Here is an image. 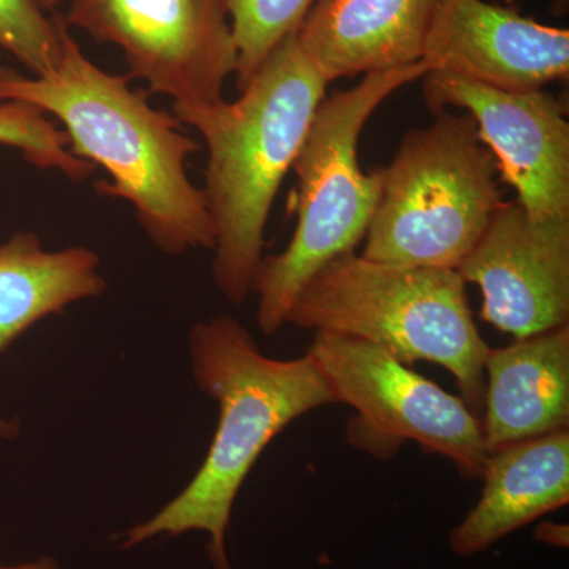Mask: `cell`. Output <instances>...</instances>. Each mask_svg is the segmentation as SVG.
Returning <instances> with one entry per match:
<instances>
[{
	"label": "cell",
	"instance_id": "e0dca14e",
	"mask_svg": "<svg viewBox=\"0 0 569 569\" xmlns=\"http://www.w3.org/2000/svg\"><path fill=\"white\" fill-rule=\"evenodd\" d=\"M0 144L18 149L33 167L61 171L71 181H86L97 168L74 157L66 132L24 102H0Z\"/></svg>",
	"mask_w": 569,
	"mask_h": 569
},
{
	"label": "cell",
	"instance_id": "4fadbf2b",
	"mask_svg": "<svg viewBox=\"0 0 569 569\" xmlns=\"http://www.w3.org/2000/svg\"><path fill=\"white\" fill-rule=\"evenodd\" d=\"M486 452L568 429L569 326L490 348L485 362Z\"/></svg>",
	"mask_w": 569,
	"mask_h": 569
},
{
	"label": "cell",
	"instance_id": "8fae6325",
	"mask_svg": "<svg viewBox=\"0 0 569 569\" xmlns=\"http://www.w3.org/2000/svg\"><path fill=\"white\" fill-rule=\"evenodd\" d=\"M422 62L501 91H539L568 80L569 31L486 0H443Z\"/></svg>",
	"mask_w": 569,
	"mask_h": 569
},
{
	"label": "cell",
	"instance_id": "8992f818",
	"mask_svg": "<svg viewBox=\"0 0 569 569\" xmlns=\"http://www.w3.org/2000/svg\"><path fill=\"white\" fill-rule=\"evenodd\" d=\"M497 164L470 114H438L408 132L381 170V197L361 257L407 268L455 269L503 206Z\"/></svg>",
	"mask_w": 569,
	"mask_h": 569
},
{
	"label": "cell",
	"instance_id": "30bf717a",
	"mask_svg": "<svg viewBox=\"0 0 569 569\" xmlns=\"http://www.w3.org/2000/svg\"><path fill=\"white\" fill-rule=\"evenodd\" d=\"M458 274L481 288L482 320L516 339L568 325L569 216L533 219L505 201Z\"/></svg>",
	"mask_w": 569,
	"mask_h": 569
},
{
	"label": "cell",
	"instance_id": "9a60e30c",
	"mask_svg": "<svg viewBox=\"0 0 569 569\" xmlns=\"http://www.w3.org/2000/svg\"><path fill=\"white\" fill-rule=\"evenodd\" d=\"M104 291L99 254L88 247L47 250L36 233L0 242V355L33 325ZM14 436L18 425L0 418V438Z\"/></svg>",
	"mask_w": 569,
	"mask_h": 569
},
{
	"label": "cell",
	"instance_id": "52a82bcc",
	"mask_svg": "<svg viewBox=\"0 0 569 569\" xmlns=\"http://www.w3.org/2000/svg\"><path fill=\"white\" fill-rule=\"evenodd\" d=\"M67 28L121 48L129 77L174 104L222 102L238 52L228 0H69Z\"/></svg>",
	"mask_w": 569,
	"mask_h": 569
},
{
	"label": "cell",
	"instance_id": "2e32d148",
	"mask_svg": "<svg viewBox=\"0 0 569 569\" xmlns=\"http://www.w3.org/2000/svg\"><path fill=\"white\" fill-rule=\"evenodd\" d=\"M320 0H228L231 32L238 63L239 91L261 63L291 33L298 32L307 14Z\"/></svg>",
	"mask_w": 569,
	"mask_h": 569
},
{
	"label": "cell",
	"instance_id": "5bb4252c",
	"mask_svg": "<svg viewBox=\"0 0 569 569\" xmlns=\"http://www.w3.org/2000/svg\"><path fill=\"white\" fill-rule=\"evenodd\" d=\"M481 498L449 535L458 556L482 552L569 501L568 429L488 455Z\"/></svg>",
	"mask_w": 569,
	"mask_h": 569
},
{
	"label": "cell",
	"instance_id": "ffe728a7",
	"mask_svg": "<svg viewBox=\"0 0 569 569\" xmlns=\"http://www.w3.org/2000/svg\"><path fill=\"white\" fill-rule=\"evenodd\" d=\"M549 11L553 17H565L569 11V0H549Z\"/></svg>",
	"mask_w": 569,
	"mask_h": 569
},
{
	"label": "cell",
	"instance_id": "d6986e66",
	"mask_svg": "<svg viewBox=\"0 0 569 569\" xmlns=\"http://www.w3.org/2000/svg\"><path fill=\"white\" fill-rule=\"evenodd\" d=\"M0 569H61L58 561L51 557H43V559L26 561V563L14 565V567H0Z\"/></svg>",
	"mask_w": 569,
	"mask_h": 569
},
{
	"label": "cell",
	"instance_id": "9c48e42d",
	"mask_svg": "<svg viewBox=\"0 0 569 569\" xmlns=\"http://www.w3.org/2000/svg\"><path fill=\"white\" fill-rule=\"evenodd\" d=\"M422 80L430 111L458 108L473 118L523 211L533 219L569 216L567 104L542 89L501 91L447 70H430Z\"/></svg>",
	"mask_w": 569,
	"mask_h": 569
},
{
	"label": "cell",
	"instance_id": "7c38bea8",
	"mask_svg": "<svg viewBox=\"0 0 569 569\" xmlns=\"http://www.w3.org/2000/svg\"><path fill=\"white\" fill-rule=\"evenodd\" d=\"M443 0H320L296 32L299 47L331 84L340 78L422 61Z\"/></svg>",
	"mask_w": 569,
	"mask_h": 569
},
{
	"label": "cell",
	"instance_id": "7a4b0ae2",
	"mask_svg": "<svg viewBox=\"0 0 569 569\" xmlns=\"http://www.w3.org/2000/svg\"><path fill=\"white\" fill-rule=\"evenodd\" d=\"M328 84L295 32L268 56L234 102L173 104L176 119L193 127L208 149L201 190L216 230L212 277L233 306L252 293L269 213Z\"/></svg>",
	"mask_w": 569,
	"mask_h": 569
},
{
	"label": "cell",
	"instance_id": "277c9868",
	"mask_svg": "<svg viewBox=\"0 0 569 569\" xmlns=\"http://www.w3.org/2000/svg\"><path fill=\"white\" fill-rule=\"evenodd\" d=\"M426 62L365 74L350 91L323 99L293 167L298 224L283 252L263 257L254 274L257 323L272 336L310 280L366 238L381 197V171L365 173L358 144L385 100L429 73Z\"/></svg>",
	"mask_w": 569,
	"mask_h": 569
},
{
	"label": "cell",
	"instance_id": "44dd1931",
	"mask_svg": "<svg viewBox=\"0 0 569 569\" xmlns=\"http://www.w3.org/2000/svg\"><path fill=\"white\" fill-rule=\"evenodd\" d=\"M18 71L10 69L6 63L2 62V52H0V82L9 80V78L14 77Z\"/></svg>",
	"mask_w": 569,
	"mask_h": 569
},
{
	"label": "cell",
	"instance_id": "3957f363",
	"mask_svg": "<svg viewBox=\"0 0 569 569\" xmlns=\"http://www.w3.org/2000/svg\"><path fill=\"white\" fill-rule=\"evenodd\" d=\"M194 385L216 400L219 421L200 470L153 518L123 533L132 549L159 535L206 531L213 569H233L227 530L236 497L264 448L284 427L317 408L337 403L312 356L272 359L233 317L219 316L190 329Z\"/></svg>",
	"mask_w": 569,
	"mask_h": 569
},
{
	"label": "cell",
	"instance_id": "5b68a950",
	"mask_svg": "<svg viewBox=\"0 0 569 569\" xmlns=\"http://www.w3.org/2000/svg\"><path fill=\"white\" fill-rule=\"evenodd\" d=\"M288 323L376 343L406 365L441 366L458 381L460 399L482 417L490 347L479 335L466 282L455 269L340 254L302 288Z\"/></svg>",
	"mask_w": 569,
	"mask_h": 569
},
{
	"label": "cell",
	"instance_id": "ba28073f",
	"mask_svg": "<svg viewBox=\"0 0 569 569\" xmlns=\"http://www.w3.org/2000/svg\"><path fill=\"white\" fill-rule=\"evenodd\" d=\"M309 355L337 403L359 411V421L389 438L411 440L449 460L466 479H482L488 452L481 419L460 397L419 376L376 343L317 332Z\"/></svg>",
	"mask_w": 569,
	"mask_h": 569
},
{
	"label": "cell",
	"instance_id": "6da1fadb",
	"mask_svg": "<svg viewBox=\"0 0 569 569\" xmlns=\"http://www.w3.org/2000/svg\"><path fill=\"white\" fill-rule=\"evenodd\" d=\"M63 18V17H62ZM62 54L47 77L17 73L0 82V102H24L54 116L70 152L99 164L111 181L96 192L126 200L153 246L167 254L213 249L216 230L203 190L187 174L200 142L182 133L174 114L156 110L148 93L134 91L129 74L100 69L61 29Z\"/></svg>",
	"mask_w": 569,
	"mask_h": 569
},
{
	"label": "cell",
	"instance_id": "ac0fdd59",
	"mask_svg": "<svg viewBox=\"0 0 569 569\" xmlns=\"http://www.w3.org/2000/svg\"><path fill=\"white\" fill-rule=\"evenodd\" d=\"M62 13H44L39 0H0V51L10 52L33 77L54 71L62 54Z\"/></svg>",
	"mask_w": 569,
	"mask_h": 569
},
{
	"label": "cell",
	"instance_id": "7402d4cb",
	"mask_svg": "<svg viewBox=\"0 0 569 569\" xmlns=\"http://www.w3.org/2000/svg\"><path fill=\"white\" fill-rule=\"evenodd\" d=\"M39 2L44 11H52L58 9L59 3H62L63 0H39Z\"/></svg>",
	"mask_w": 569,
	"mask_h": 569
}]
</instances>
